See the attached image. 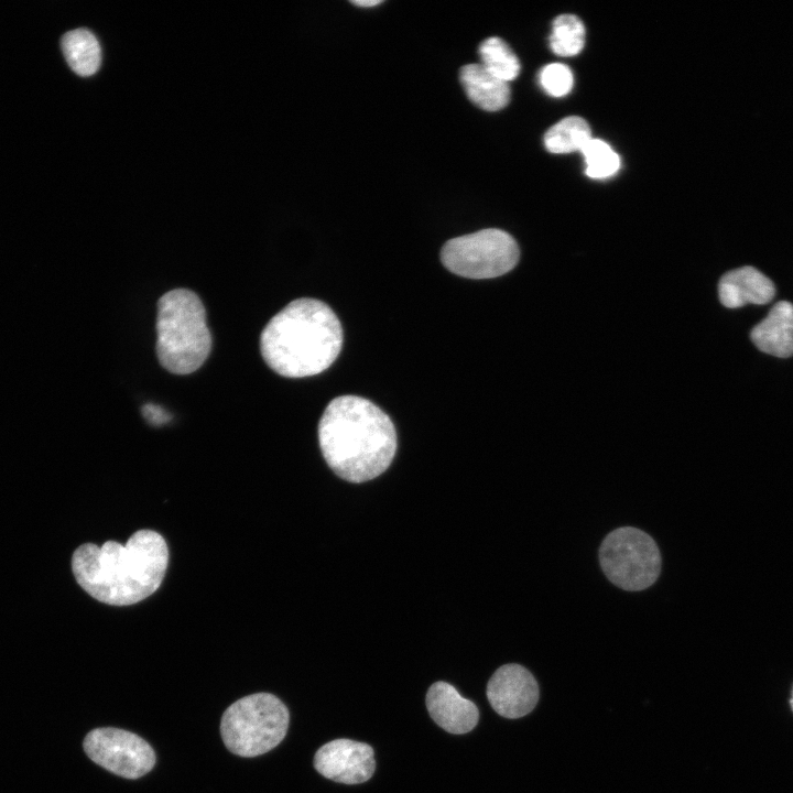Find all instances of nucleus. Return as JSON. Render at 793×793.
<instances>
[{
	"label": "nucleus",
	"mask_w": 793,
	"mask_h": 793,
	"mask_svg": "<svg viewBox=\"0 0 793 793\" xmlns=\"http://www.w3.org/2000/svg\"><path fill=\"white\" fill-rule=\"evenodd\" d=\"M62 51L69 67L79 76L94 75L101 63V48L96 36L86 29H76L62 37Z\"/></svg>",
	"instance_id": "nucleus-15"
},
{
	"label": "nucleus",
	"mask_w": 793,
	"mask_h": 793,
	"mask_svg": "<svg viewBox=\"0 0 793 793\" xmlns=\"http://www.w3.org/2000/svg\"><path fill=\"white\" fill-rule=\"evenodd\" d=\"M83 747L95 763L126 779L146 774L156 760L154 750L144 739L113 727L93 729L86 735Z\"/></svg>",
	"instance_id": "nucleus-8"
},
{
	"label": "nucleus",
	"mask_w": 793,
	"mask_h": 793,
	"mask_svg": "<svg viewBox=\"0 0 793 793\" xmlns=\"http://www.w3.org/2000/svg\"><path fill=\"white\" fill-rule=\"evenodd\" d=\"M520 250L507 231L487 228L448 240L442 248L441 260L452 273L467 279H492L511 271L518 263Z\"/></svg>",
	"instance_id": "nucleus-7"
},
{
	"label": "nucleus",
	"mask_w": 793,
	"mask_h": 793,
	"mask_svg": "<svg viewBox=\"0 0 793 793\" xmlns=\"http://www.w3.org/2000/svg\"><path fill=\"white\" fill-rule=\"evenodd\" d=\"M478 52L480 64L497 78L509 83L518 77L521 68L519 58L502 39H486Z\"/></svg>",
	"instance_id": "nucleus-17"
},
{
	"label": "nucleus",
	"mask_w": 793,
	"mask_h": 793,
	"mask_svg": "<svg viewBox=\"0 0 793 793\" xmlns=\"http://www.w3.org/2000/svg\"><path fill=\"white\" fill-rule=\"evenodd\" d=\"M582 153L585 157L586 174L591 178H607L619 170V155L604 140L593 138Z\"/></svg>",
	"instance_id": "nucleus-19"
},
{
	"label": "nucleus",
	"mask_w": 793,
	"mask_h": 793,
	"mask_svg": "<svg viewBox=\"0 0 793 793\" xmlns=\"http://www.w3.org/2000/svg\"><path fill=\"white\" fill-rule=\"evenodd\" d=\"M142 414L153 425H161L171 420V415L160 405L146 403L142 408Z\"/></svg>",
	"instance_id": "nucleus-21"
},
{
	"label": "nucleus",
	"mask_w": 793,
	"mask_h": 793,
	"mask_svg": "<svg viewBox=\"0 0 793 793\" xmlns=\"http://www.w3.org/2000/svg\"><path fill=\"white\" fill-rule=\"evenodd\" d=\"M599 563L617 587L637 591L650 587L661 573V554L654 540L640 529L611 531L599 547Z\"/></svg>",
	"instance_id": "nucleus-6"
},
{
	"label": "nucleus",
	"mask_w": 793,
	"mask_h": 793,
	"mask_svg": "<svg viewBox=\"0 0 793 793\" xmlns=\"http://www.w3.org/2000/svg\"><path fill=\"white\" fill-rule=\"evenodd\" d=\"M425 702L431 718L450 734H466L478 723L477 706L461 697L456 688L446 682L434 683L427 691Z\"/></svg>",
	"instance_id": "nucleus-11"
},
{
	"label": "nucleus",
	"mask_w": 793,
	"mask_h": 793,
	"mask_svg": "<svg viewBox=\"0 0 793 793\" xmlns=\"http://www.w3.org/2000/svg\"><path fill=\"white\" fill-rule=\"evenodd\" d=\"M314 767L329 780L358 784L372 776L376 769L374 752L368 743L335 739L316 751Z\"/></svg>",
	"instance_id": "nucleus-9"
},
{
	"label": "nucleus",
	"mask_w": 793,
	"mask_h": 793,
	"mask_svg": "<svg viewBox=\"0 0 793 793\" xmlns=\"http://www.w3.org/2000/svg\"><path fill=\"white\" fill-rule=\"evenodd\" d=\"M721 304L736 308L746 304H767L775 295L772 281L753 267L727 272L718 283Z\"/></svg>",
	"instance_id": "nucleus-12"
},
{
	"label": "nucleus",
	"mask_w": 793,
	"mask_h": 793,
	"mask_svg": "<svg viewBox=\"0 0 793 793\" xmlns=\"http://www.w3.org/2000/svg\"><path fill=\"white\" fill-rule=\"evenodd\" d=\"M321 452L330 469L349 482L371 480L391 465L397 432L389 415L371 401L340 395L318 423Z\"/></svg>",
	"instance_id": "nucleus-2"
},
{
	"label": "nucleus",
	"mask_w": 793,
	"mask_h": 793,
	"mask_svg": "<svg viewBox=\"0 0 793 793\" xmlns=\"http://www.w3.org/2000/svg\"><path fill=\"white\" fill-rule=\"evenodd\" d=\"M750 337L756 347L765 354L779 358L793 356V304L778 302L768 316L752 328Z\"/></svg>",
	"instance_id": "nucleus-13"
},
{
	"label": "nucleus",
	"mask_w": 793,
	"mask_h": 793,
	"mask_svg": "<svg viewBox=\"0 0 793 793\" xmlns=\"http://www.w3.org/2000/svg\"><path fill=\"white\" fill-rule=\"evenodd\" d=\"M341 324L334 311L316 298H296L275 314L260 336L265 363L286 378H304L326 370L343 346Z\"/></svg>",
	"instance_id": "nucleus-3"
},
{
	"label": "nucleus",
	"mask_w": 793,
	"mask_h": 793,
	"mask_svg": "<svg viewBox=\"0 0 793 793\" xmlns=\"http://www.w3.org/2000/svg\"><path fill=\"white\" fill-rule=\"evenodd\" d=\"M211 349L205 307L196 293L175 289L157 302L156 355L161 366L175 374L196 371Z\"/></svg>",
	"instance_id": "nucleus-4"
},
{
	"label": "nucleus",
	"mask_w": 793,
	"mask_h": 793,
	"mask_svg": "<svg viewBox=\"0 0 793 793\" xmlns=\"http://www.w3.org/2000/svg\"><path fill=\"white\" fill-rule=\"evenodd\" d=\"M539 79L542 88L552 97L566 96L574 85L571 68L562 63L544 66L540 72Z\"/></svg>",
	"instance_id": "nucleus-20"
},
{
	"label": "nucleus",
	"mask_w": 793,
	"mask_h": 793,
	"mask_svg": "<svg viewBox=\"0 0 793 793\" xmlns=\"http://www.w3.org/2000/svg\"><path fill=\"white\" fill-rule=\"evenodd\" d=\"M487 698L502 717L517 719L531 713L539 700L532 673L517 663L500 666L487 684Z\"/></svg>",
	"instance_id": "nucleus-10"
},
{
	"label": "nucleus",
	"mask_w": 793,
	"mask_h": 793,
	"mask_svg": "<svg viewBox=\"0 0 793 793\" xmlns=\"http://www.w3.org/2000/svg\"><path fill=\"white\" fill-rule=\"evenodd\" d=\"M289 721V709L276 696L257 693L238 699L224 711L220 735L230 752L257 757L283 740Z\"/></svg>",
	"instance_id": "nucleus-5"
},
{
	"label": "nucleus",
	"mask_w": 793,
	"mask_h": 793,
	"mask_svg": "<svg viewBox=\"0 0 793 793\" xmlns=\"http://www.w3.org/2000/svg\"><path fill=\"white\" fill-rule=\"evenodd\" d=\"M790 705H791V708H792V710H793V689H792V696H791V698H790Z\"/></svg>",
	"instance_id": "nucleus-23"
},
{
	"label": "nucleus",
	"mask_w": 793,
	"mask_h": 793,
	"mask_svg": "<svg viewBox=\"0 0 793 793\" xmlns=\"http://www.w3.org/2000/svg\"><path fill=\"white\" fill-rule=\"evenodd\" d=\"M381 0H355L351 1L355 6L362 7V8H369L380 4Z\"/></svg>",
	"instance_id": "nucleus-22"
},
{
	"label": "nucleus",
	"mask_w": 793,
	"mask_h": 793,
	"mask_svg": "<svg viewBox=\"0 0 793 793\" xmlns=\"http://www.w3.org/2000/svg\"><path fill=\"white\" fill-rule=\"evenodd\" d=\"M586 31L579 18L562 14L554 19L550 34V47L556 55H577L585 45Z\"/></svg>",
	"instance_id": "nucleus-18"
},
{
	"label": "nucleus",
	"mask_w": 793,
	"mask_h": 793,
	"mask_svg": "<svg viewBox=\"0 0 793 793\" xmlns=\"http://www.w3.org/2000/svg\"><path fill=\"white\" fill-rule=\"evenodd\" d=\"M169 563L165 540L155 531L139 530L123 545L85 543L72 556L78 585L98 601L129 606L152 595Z\"/></svg>",
	"instance_id": "nucleus-1"
},
{
	"label": "nucleus",
	"mask_w": 793,
	"mask_h": 793,
	"mask_svg": "<svg viewBox=\"0 0 793 793\" xmlns=\"http://www.w3.org/2000/svg\"><path fill=\"white\" fill-rule=\"evenodd\" d=\"M593 139L587 121L569 116L552 126L545 133V148L555 154L580 151Z\"/></svg>",
	"instance_id": "nucleus-16"
},
{
	"label": "nucleus",
	"mask_w": 793,
	"mask_h": 793,
	"mask_svg": "<svg viewBox=\"0 0 793 793\" xmlns=\"http://www.w3.org/2000/svg\"><path fill=\"white\" fill-rule=\"evenodd\" d=\"M459 80L468 99L482 110L498 111L510 101L509 84L493 76L480 63L463 66Z\"/></svg>",
	"instance_id": "nucleus-14"
}]
</instances>
